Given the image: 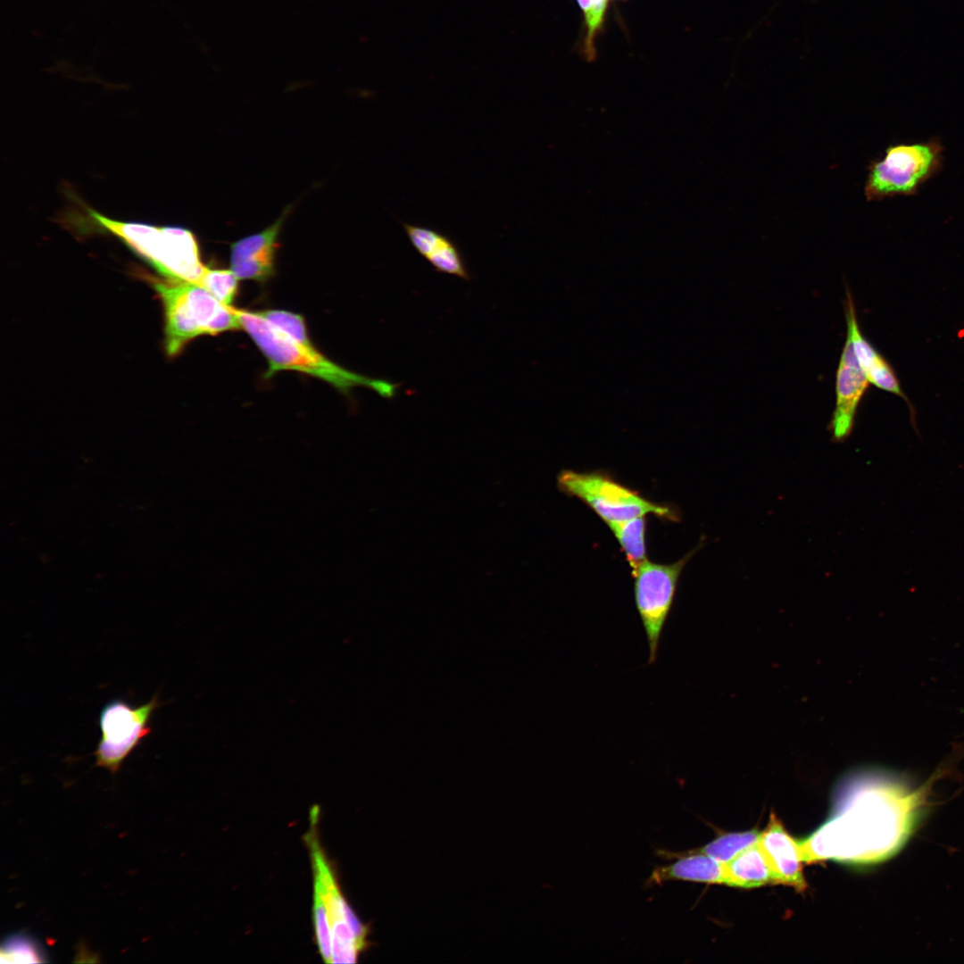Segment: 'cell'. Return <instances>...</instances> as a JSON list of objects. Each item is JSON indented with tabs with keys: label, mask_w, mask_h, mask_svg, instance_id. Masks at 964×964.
<instances>
[{
	"label": "cell",
	"mask_w": 964,
	"mask_h": 964,
	"mask_svg": "<svg viewBox=\"0 0 964 964\" xmlns=\"http://www.w3.org/2000/svg\"><path fill=\"white\" fill-rule=\"evenodd\" d=\"M944 146L938 137L923 142L898 143L886 147L880 160L867 170L866 199L881 201L896 195L912 196L943 167Z\"/></svg>",
	"instance_id": "5"
},
{
	"label": "cell",
	"mask_w": 964,
	"mask_h": 964,
	"mask_svg": "<svg viewBox=\"0 0 964 964\" xmlns=\"http://www.w3.org/2000/svg\"><path fill=\"white\" fill-rule=\"evenodd\" d=\"M291 209L287 206L263 230L230 245V269L238 279L263 282L273 276L278 235Z\"/></svg>",
	"instance_id": "11"
},
{
	"label": "cell",
	"mask_w": 964,
	"mask_h": 964,
	"mask_svg": "<svg viewBox=\"0 0 964 964\" xmlns=\"http://www.w3.org/2000/svg\"><path fill=\"white\" fill-rule=\"evenodd\" d=\"M238 280L231 269H212L206 266L197 284L221 303L232 306L231 303L237 292Z\"/></svg>",
	"instance_id": "20"
},
{
	"label": "cell",
	"mask_w": 964,
	"mask_h": 964,
	"mask_svg": "<svg viewBox=\"0 0 964 964\" xmlns=\"http://www.w3.org/2000/svg\"><path fill=\"white\" fill-rule=\"evenodd\" d=\"M771 866L777 884L804 891L807 883L802 873L804 862L801 842L793 838L781 821L771 813L767 827L758 841Z\"/></svg>",
	"instance_id": "12"
},
{
	"label": "cell",
	"mask_w": 964,
	"mask_h": 964,
	"mask_svg": "<svg viewBox=\"0 0 964 964\" xmlns=\"http://www.w3.org/2000/svg\"><path fill=\"white\" fill-rule=\"evenodd\" d=\"M725 868V885L753 888L767 884H777L776 875L757 842L737 854Z\"/></svg>",
	"instance_id": "16"
},
{
	"label": "cell",
	"mask_w": 964,
	"mask_h": 964,
	"mask_svg": "<svg viewBox=\"0 0 964 964\" xmlns=\"http://www.w3.org/2000/svg\"><path fill=\"white\" fill-rule=\"evenodd\" d=\"M241 328L244 329L268 362L265 378L281 370H294L322 379L343 394L356 386L375 391L380 396L395 397L399 383L370 378L333 362L320 353L313 345H304L273 325L257 312L236 309Z\"/></svg>",
	"instance_id": "2"
},
{
	"label": "cell",
	"mask_w": 964,
	"mask_h": 964,
	"mask_svg": "<svg viewBox=\"0 0 964 964\" xmlns=\"http://www.w3.org/2000/svg\"><path fill=\"white\" fill-rule=\"evenodd\" d=\"M656 853L660 858L674 861L655 867L647 880L648 885H661L670 881L725 885L724 864L705 854L692 850L670 852L661 849Z\"/></svg>",
	"instance_id": "14"
},
{
	"label": "cell",
	"mask_w": 964,
	"mask_h": 964,
	"mask_svg": "<svg viewBox=\"0 0 964 964\" xmlns=\"http://www.w3.org/2000/svg\"><path fill=\"white\" fill-rule=\"evenodd\" d=\"M918 795L889 772L848 774L836 788L830 819L801 842L804 862L870 864L889 858L912 828Z\"/></svg>",
	"instance_id": "1"
},
{
	"label": "cell",
	"mask_w": 964,
	"mask_h": 964,
	"mask_svg": "<svg viewBox=\"0 0 964 964\" xmlns=\"http://www.w3.org/2000/svg\"><path fill=\"white\" fill-rule=\"evenodd\" d=\"M760 832L752 829L744 832L721 834L705 845L692 851L705 854L726 864L737 854L759 841Z\"/></svg>",
	"instance_id": "18"
},
{
	"label": "cell",
	"mask_w": 964,
	"mask_h": 964,
	"mask_svg": "<svg viewBox=\"0 0 964 964\" xmlns=\"http://www.w3.org/2000/svg\"><path fill=\"white\" fill-rule=\"evenodd\" d=\"M319 810L311 812V828L306 835L312 871L313 889L325 902L331 932V963L356 962L366 945L367 928L344 899L335 871L323 852L317 832Z\"/></svg>",
	"instance_id": "7"
},
{
	"label": "cell",
	"mask_w": 964,
	"mask_h": 964,
	"mask_svg": "<svg viewBox=\"0 0 964 964\" xmlns=\"http://www.w3.org/2000/svg\"><path fill=\"white\" fill-rule=\"evenodd\" d=\"M645 517L639 516L607 525L624 553L632 575L648 560L645 542Z\"/></svg>",
	"instance_id": "17"
},
{
	"label": "cell",
	"mask_w": 964,
	"mask_h": 964,
	"mask_svg": "<svg viewBox=\"0 0 964 964\" xmlns=\"http://www.w3.org/2000/svg\"><path fill=\"white\" fill-rule=\"evenodd\" d=\"M557 486L565 494L583 502L606 525L648 514L678 520L679 514L673 507L644 497L606 471L563 470L558 474Z\"/></svg>",
	"instance_id": "6"
},
{
	"label": "cell",
	"mask_w": 964,
	"mask_h": 964,
	"mask_svg": "<svg viewBox=\"0 0 964 964\" xmlns=\"http://www.w3.org/2000/svg\"><path fill=\"white\" fill-rule=\"evenodd\" d=\"M584 17L585 37L581 51L587 61L596 57L595 38L603 29L605 16L611 0H576Z\"/></svg>",
	"instance_id": "19"
},
{
	"label": "cell",
	"mask_w": 964,
	"mask_h": 964,
	"mask_svg": "<svg viewBox=\"0 0 964 964\" xmlns=\"http://www.w3.org/2000/svg\"><path fill=\"white\" fill-rule=\"evenodd\" d=\"M96 222L120 237L167 279L196 282L205 265L193 232L180 227L159 228L123 222L90 211Z\"/></svg>",
	"instance_id": "4"
},
{
	"label": "cell",
	"mask_w": 964,
	"mask_h": 964,
	"mask_svg": "<svg viewBox=\"0 0 964 964\" xmlns=\"http://www.w3.org/2000/svg\"><path fill=\"white\" fill-rule=\"evenodd\" d=\"M410 244L436 272L470 280L463 254L448 235L427 226L400 222Z\"/></svg>",
	"instance_id": "13"
},
{
	"label": "cell",
	"mask_w": 964,
	"mask_h": 964,
	"mask_svg": "<svg viewBox=\"0 0 964 964\" xmlns=\"http://www.w3.org/2000/svg\"><path fill=\"white\" fill-rule=\"evenodd\" d=\"M262 318L279 328L295 340L304 345H313L307 333L303 316L288 311L262 310L256 311Z\"/></svg>",
	"instance_id": "21"
},
{
	"label": "cell",
	"mask_w": 964,
	"mask_h": 964,
	"mask_svg": "<svg viewBox=\"0 0 964 964\" xmlns=\"http://www.w3.org/2000/svg\"><path fill=\"white\" fill-rule=\"evenodd\" d=\"M154 287L164 306L165 349L170 356L197 337L241 328L235 308L221 303L198 284L166 279L155 280Z\"/></svg>",
	"instance_id": "3"
},
{
	"label": "cell",
	"mask_w": 964,
	"mask_h": 964,
	"mask_svg": "<svg viewBox=\"0 0 964 964\" xmlns=\"http://www.w3.org/2000/svg\"><path fill=\"white\" fill-rule=\"evenodd\" d=\"M1 957L7 962H41L42 953L37 944L23 935L7 939L2 946Z\"/></svg>",
	"instance_id": "22"
},
{
	"label": "cell",
	"mask_w": 964,
	"mask_h": 964,
	"mask_svg": "<svg viewBox=\"0 0 964 964\" xmlns=\"http://www.w3.org/2000/svg\"><path fill=\"white\" fill-rule=\"evenodd\" d=\"M160 704L158 694L139 706L121 699L104 704L99 715L101 736L94 752L96 766L117 773L125 759L151 733V718Z\"/></svg>",
	"instance_id": "9"
},
{
	"label": "cell",
	"mask_w": 964,
	"mask_h": 964,
	"mask_svg": "<svg viewBox=\"0 0 964 964\" xmlns=\"http://www.w3.org/2000/svg\"><path fill=\"white\" fill-rule=\"evenodd\" d=\"M868 383L856 359L852 342L846 336L836 370L835 403L829 424L835 441H844L850 436Z\"/></svg>",
	"instance_id": "10"
},
{
	"label": "cell",
	"mask_w": 964,
	"mask_h": 964,
	"mask_svg": "<svg viewBox=\"0 0 964 964\" xmlns=\"http://www.w3.org/2000/svg\"><path fill=\"white\" fill-rule=\"evenodd\" d=\"M702 542L678 561L663 564L647 560L633 574L638 615L645 632L649 663L658 655L662 630L672 608L680 575Z\"/></svg>",
	"instance_id": "8"
},
{
	"label": "cell",
	"mask_w": 964,
	"mask_h": 964,
	"mask_svg": "<svg viewBox=\"0 0 964 964\" xmlns=\"http://www.w3.org/2000/svg\"><path fill=\"white\" fill-rule=\"evenodd\" d=\"M846 295V336L852 342L856 359L868 382L880 389L906 398L892 367L862 335L852 295L849 292Z\"/></svg>",
	"instance_id": "15"
}]
</instances>
